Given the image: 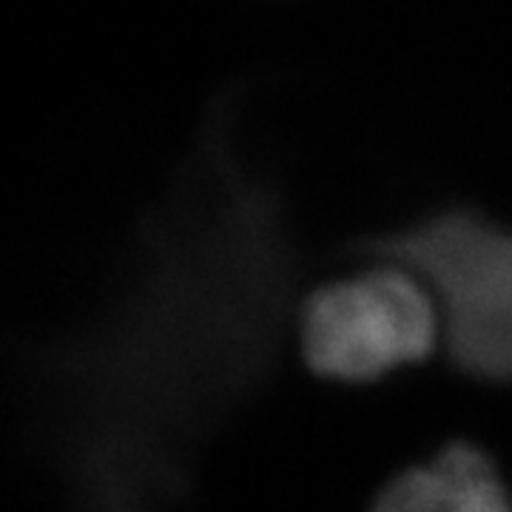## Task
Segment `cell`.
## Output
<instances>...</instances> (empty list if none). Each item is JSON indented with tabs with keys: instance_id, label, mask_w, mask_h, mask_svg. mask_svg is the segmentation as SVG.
<instances>
[{
	"instance_id": "cell-4",
	"label": "cell",
	"mask_w": 512,
	"mask_h": 512,
	"mask_svg": "<svg viewBox=\"0 0 512 512\" xmlns=\"http://www.w3.org/2000/svg\"><path fill=\"white\" fill-rule=\"evenodd\" d=\"M370 512H512V498L490 456L456 441L399 473Z\"/></svg>"
},
{
	"instance_id": "cell-2",
	"label": "cell",
	"mask_w": 512,
	"mask_h": 512,
	"mask_svg": "<svg viewBox=\"0 0 512 512\" xmlns=\"http://www.w3.org/2000/svg\"><path fill=\"white\" fill-rule=\"evenodd\" d=\"M367 259L396 262L430 291L450 362L481 382H512V228L450 205L362 239Z\"/></svg>"
},
{
	"instance_id": "cell-3",
	"label": "cell",
	"mask_w": 512,
	"mask_h": 512,
	"mask_svg": "<svg viewBox=\"0 0 512 512\" xmlns=\"http://www.w3.org/2000/svg\"><path fill=\"white\" fill-rule=\"evenodd\" d=\"M305 296L296 313L302 359L319 379L379 382L441 345L436 302L419 276L384 259Z\"/></svg>"
},
{
	"instance_id": "cell-1",
	"label": "cell",
	"mask_w": 512,
	"mask_h": 512,
	"mask_svg": "<svg viewBox=\"0 0 512 512\" xmlns=\"http://www.w3.org/2000/svg\"><path fill=\"white\" fill-rule=\"evenodd\" d=\"M120 293L43 353L80 512H177L185 450L279 356L299 279L285 202L208 111Z\"/></svg>"
}]
</instances>
